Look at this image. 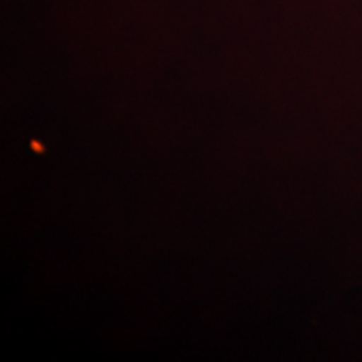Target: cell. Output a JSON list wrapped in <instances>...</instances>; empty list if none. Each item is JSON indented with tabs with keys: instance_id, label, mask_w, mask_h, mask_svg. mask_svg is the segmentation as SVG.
I'll use <instances>...</instances> for the list:
<instances>
[]
</instances>
